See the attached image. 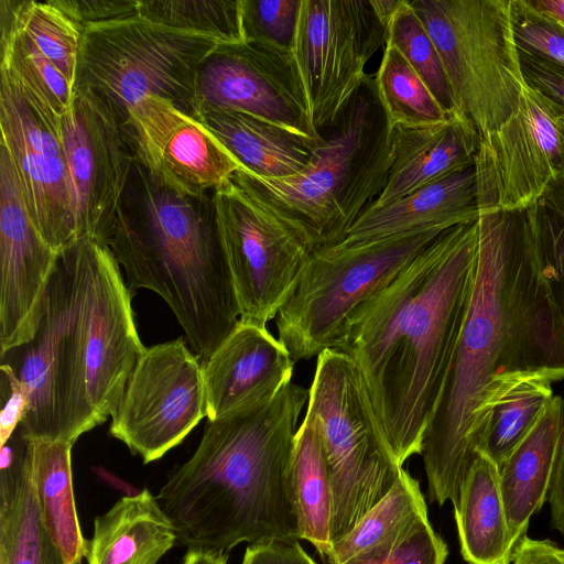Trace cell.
<instances>
[{"instance_id": "11", "label": "cell", "mask_w": 564, "mask_h": 564, "mask_svg": "<svg viewBox=\"0 0 564 564\" xmlns=\"http://www.w3.org/2000/svg\"><path fill=\"white\" fill-rule=\"evenodd\" d=\"M212 207L240 321L267 326L316 250L232 177L214 191Z\"/></svg>"}, {"instance_id": "21", "label": "cell", "mask_w": 564, "mask_h": 564, "mask_svg": "<svg viewBox=\"0 0 564 564\" xmlns=\"http://www.w3.org/2000/svg\"><path fill=\"white\" fill-rule=\"evenodd\" d=\"M479 142L470 120L454 111L440 123L392 128V161L383 191L369 208L392 204L474 165Z\"/></svg>"}, {"instance_id": "5", "label": "cell", "mask_w": 564, "mask_h": 564, "mask_svg": "<svg viewBox=\"0 0 564 564\" xmlns=\"http://www.w3.org/2000/svg\"><path fill=\"white\" fill-rule=\"evenodd\" d=\"M140 217L124 209L107 245L131 292L147 289L170 306L202 364L240 319L213 207L143 177Z\"/></svg>"}, {"instance_id": "8", "label": "cell", "mask_w": 564, "mask_h": 564, "mask_svg": "<svg viewBox=\"0 0 564 564\" xmlns=\"http://www.w3.org/2000/svg\"><path fill=\"white\" fill-rule=\"evenodd\" d=\"M443 64L455 109L479 138L517 108L527 82L510 0H409Z\"/></svg>"}, {"instance_id": "14", "label": "cell", "mask_w": 564, "mask_h": 564, "mask_svg": "<svg viewBox=\"0 0 564 564\" xmlns=\"http://www.w3.org/2000/svg\"><path fill=\"white\" fill-rule=\"evenodd\" d=\"M184 338L147 347L109 433L144 464L163 457L207 416L203 364Z\"/></svg>"}, {"instance_id": "32", "label": "cell", "mask_w": 564, "mask_h": 564, "mask_svg": "<svg viewBox=\"0 0 564 564\" xmlns=\"http://www.w3.org/2000/svg\"><path fill=\"white\" fill-rule=\"evenodd\" d=\"M376 88L392 128H417L440 123L447 112L402 54L386 45ZM456 111V110H455Z\"/></svg>"}, {"instance_id": "47", "label": "cell", "mask_w": 564, "mask_h": 564, "mask_svg": "<svg viewBox=\"0 0 564 564\" xmlns=\"http://www.w3.org/2000/svg\"><path fill=\"white\" fill-rule=\"evenodd\" d=\"M516 4L530 14L564 24V0H522Z\"/></svg>"}, {"instance_id": "33", "label": "cell", "mask_w": 564, "mask_h": 564, "mask_svg": "<svg viewBox=\"0 0 564 564\" xmlns=\"http://www.w3.org/2000/svg\"><path fill=\"white\" fill-rule=\"evenodd\" d=\"M553 395L552 381L544 377L513 388L495 405L480 453L499 467L529 434Z\"/></svg>"}, {"instance_id": "41", "label": "cell", "mask_w": 564, "mask_h": 564, "mask_svg": "<svg viewBox=\"0 0 564 564\" xmlns=\"http://www.w3.org/2000/svg\"><path fill=\"white\" fill-rule=\"evenodd\" d=\"M0 445H2L22 423L30 408L26 387L13 369L3 362L0 365Z\"/></svg>"}, {"instance_id": "29", "label": "cell", "mask_w": 564, "mask_h": 564, "mask_svg": "<svg viewBox=\"0 0 564 564\" xmlns=\"http://www.w3.org/2000/svg\"><path fill=\"white\" fill-rule=\"evenodd\" d=\"M426 519L427 507L420 482L403 469L388 495L332 545L326 560L328 564H343L354 557L384 552Z\"/></svg>"}, {"instance_id": "22", "label": "cell", "mask_w": 564, "mask_h": 564, "mask_svg": "<svg viewBox=\"0 0 564 564\" xmlns=\"http://www.w3.org/2000/svg\"><path fill=\"white\" fill-rule=\"evenodd\" d=\"M474 165L430 183L399 200L368 208L339 246H357L431 228H452L478 219Z\"/></svg>"}, {"instance_id": "16", "label": "cell", "mask_w": 564, "mask_h": 564, "mask_svg": "<svg viewBox=\"0 0 564 564\" xmlns=\"http://www.w3.org/2000/svg\"><path fill=\"white\" fill-rule=\"evenodd\" d=\"M112 107L94 90L76 86L61 133L70 185L77 241L107 242L118 216L131 160Z\"/></svg>"}, {"instance_id": "10", "label": "cell", "mask_w": 564, "mask_h": 564, "mask_svg": "<svg viewBox=\"0 0 564 564\" xmlns=\"http://www.w3.org/2000/svg\"><path fill=\"white\" fill-rule=\"evenodd\" d=\"M445 230L431 228L316 250L276 315L279 340L294 361L333 349L357 308Z\"/></svg>"}, {"instance_id": "20", "label": "cell", "mask_w": 564, "mask_h": 564, "mask_svg": "<svg viewBox=\"0 0 564 564\" xmlns=\"http://www.w3.org/2000/svg\"><path fill=\"white\" fill-rule=\"evenodd\" d=\"M294 364L267 326L239 319L203 362L207 420L269 402L291 382Z\"/></svg>"}, {"instance_id": "12", "label": "cell", "mask_w": 564, "mask_h": 564, "mask_svg": "<svg viewBox=\"0 0 564 564\" xmlns=\"http://www.w3.org/2000/svg\"><path fill=\"white\" fill-rule=\"evenodd\" d=\"M479 213H520L564 180V111L528 80L516 110L479 138L474 160Z\"/></svg>"}, {"instance_id": "25", "label": "cell", "mask_w": 564, "mask_h": 564, "mask_svg": "<svg viewBox=\"0 0 564 564\" xmlns=\"http://www.w3.org/2000/svg\"><path fill=\"white\" fill-rule=\"evenodd\" d=\"M192 115L217 138L241 169L262 178L280 180L302 172L319 142L235 110L198 106Z\"/></svg>"}, {"instance_id": "42", "label": "cell", "mask_w": 564, "mask_h": 564, "mask_svg": "<svg viewBox=\"0 0 564 564\" xmlns=\"http://www.w3.org/2000/svg\"><path fill=\"white\" fill-rule=\"evenodd\" d=\"M83 28L138 14L137 0H53Z\"/></svg>"}, {"instance_id": "46", "label": "cell", "mask_w": 564, "mask_h": 564, "mask_svg": "<svg viewBox=\"0 0 564 564\" xmlns=\"http://www.w3.org/2000/svg\"><path fill=\"white\" fill-rule=\"evenodd\" d=\"M512 564H564V549L546 539L525 536Z\"/></svg>"}, {"instance_id": "44", "label": "cell", "mask_w": 564, "mask_h": 564, "mask_svg": "<svg viewBox=\"0 0 564 564\" xmlns=\"http://www.w3.org/2000/svg\"><path fill=\"white\" fill-rule=\"evenodd\" d=\"M523 62H525L522 65L523 70H527V73L523 72L525 79L547 95L564 111V69L543 58H527Z\"/></svg>"}, {"instance_id": "31", "label": "cell", "mask_w": 564, "mask_h": 564, "mask_svg": "<svg viewBox=\"0 0 564 564\" xmlns=\"http://www.w3.org/2000/svg\"><path fill=\"white\" fill-rule=\"evenodd\" d=\"M0 15L8 18L50 59L75 88L84 28L54 1L0 0Z\"/></svg>"}, {"instance_id": "50", "label": "cell", "mask_w": 564, "mask_h": 564, "mask_svg": "<svg viewBox=\"0 0 564 564\" xmlns=\"http://www.w3.org/2000/svg\"><path fill=\"white\" fill-rule=\"evenodd\" d=\"M403 2L404 0H371L376 13L387 28Z\"/></svg>"}, {"instance_id": "28", "label": "cell", "mask_w": 564, "mask_h": 564, "mask_svg": "<svg viewBox=\"0 0 564 564\" xmlns=\"http://www.w3.org/2000/svg\"><path fill=\"white\" fill-rule=\"evenodd\" d=\"M63 440H31L32 475L40 516L65 564H82L88 551L73 490L72 447Z\"/></svg>"}, {"instance_id": "27", "label": "cell", "mask_w": 564, "mask_h": 564, "mask_svg": "<svg viewBox=\"0 0 564 564\" xmlns=\"http://www.w3.org/2000/svg\"><path fill=\"white\" fill-rule=\"evenodd\" d=\"M459 550L467 564H510L511 541L499 485V467L479 453L453 505Z\"/></svg>"}, {"instance_id": "9", "label": "cell", "mask_w": 564, "mask_h": 564, "mask_svg": "<svg viewBox=\"0 0 564 564\" xmlns=\"http://www.w3.org/2000/svg\"><path fill=\"white\" fill-rule=\"evenodd\" d=\"M221 42L140 15L84 28L76 86L87 87L116 111L122 126L129 110L158 96L192 113L197 75Z\"/></svg>"}, {"instance_id": "7", "label": "cell", "mask_w": 564, "mask_h": 564, "mask_svg": "<svg viewBox=\"0 0 564 564\" xmlns=\"http://www.w3.org/2000/svg\"><path fill=\"white\" fill-rule=\"evenodd\" d=\"M305 416L321 441L332 487V543L392 489L403 471L358 369L338 349L317 356Z\"/></svg>"}, {"instance_id": "51", "label": "cell", "mask_w": 564, "mask_h": 564, "mask_svg": "<svg viewBox=\"0 0 564 564\" xmlns=\"http://www.w3.org/2000/svg\"><path fill=\"white\" fill-rule=\"evenodd\" d=\"M520 10L523 11L522 9H520ZM523 12H525V11H523ZM525 13L531 15V17H533V18H535V19H538V20H540V21H542V22H544V23H546V24H549L550 26H553L554 29H556L558 32H561L564 35V24L563 23L554 21V20L541 18V17H538V15H533V14H530L528 12H525Z\"/></svg>"}, {"instance_id": "39", "label": "cell", "mask_w": 564, "mask_h": 564, "mask_svg": "<svg viewBox=\"0 0 564 564\" xmlns=\"http://www.w3.org/2000/svg\"><path fill=\"white\" fill-rule=\"evenodd\" d=\"M447 555V544L426 519L391 549L343 564H445Z\"/></svg>"}, {"instance_id": "17", "label": "cell", "mask_w": 564, "mask_h": 564, "mask_svg": "<svg viewBox=\"0 0 564 564\" xmlns=\"http://www.w3.org/2000/svg\"><path fill=\"white\" fill-rule=\"evenodd\" d=\"M198 106L248 113L314 142L322 138L291 51L249 41L218 46L198 69Z\"/></svg>"}, {"instance_id": "37", "label": "cell", "mask_w": 564, "mask_h": 564, "mask_svg": "<svg viewBox=\"0 0 564 564\" xmlns=\"http://www.w3.org/2000/svg\"><path fill=\"white\" fill-rule=\"evenodd\" d=\"M302 0H242L245 41L293 48Z\"/></svg>"}, {"instance_id": "45", "label": "cell", "mask_w": 564, "mask_h": 564, "mask_svg": "<svg viewBox=\"0 0 564 564\" xmlns=\"http://www.w3.org/2000/svg\"><path fill=\"white\" fill-rule=\"evenodd\" d=\"M547 502L551 528L564 536V429L555 458Z\"/></svg>"}, {"instance_id": "18", "label": "cell", "mask_w": 564, "mask_h": 564, "mask_svg": "<svg viewBox=\"0 0 564 564\" xmlns=\"http://www.w3.org/2000/svg\"><path fill=\"white\" fill-rule=\"evenodd\" d=\"M123 124L149 178L175 193L203 199L241 169L196 117L167 99L143 98Z\"/></svg>"}, {"instance_id": "6", "label": "cell", "mask_w": 564, "mask_h": 564, "mask_svg": "<svg viewBox=\"0 0 564 564\" xmlns=\"http://www.w3.org/2000/svg\"><path fill=\"white\" fill-rule=\"evenodd\" d=\"M308 165L280 180L243 169L231 177L315 250L338 245L379 197L392 161V127L367 74L323 131Z\"/></svg>"}, {"instance_id": "34", "label": "cell", "mask_w": 564, "mask_h": 564, "mask_svg": "<svg viewBox=\"0 0 564 564\" xmlns=\"http://www.w3.org/2000/svg\"><path fill=\"white\" fill-rule=\"evenodd\" d=\"M138 15L223 44L245 42L242 0H141Z\"/></svg>"}, {"instance_id": "38", "label": "cell", "mask_w": 564, "mask_h": 564, "mask_svg": "<svg viewBox=\"0 0 564 564\" xmlns=\"http://www.w3.org/2000/svg\"><path fill=\"white\" fill-rule=\"evenodd\" d=\"M524 212L538 261L564 319V219L538 204Z\"/></svg>"}, {"instance_id": "4", "label": "cell", "mask_w": 564, "mask_h": 564, "mask_svg": "<svg viewBox=\"0 0 564 564\" xmlns=\"http://www.w3.org/2000/svg\"><path fill=\"white\" fill-rule=\"evenodd\" d=\"M516 214L485 212L477 219L471 297L421 453L430 501L440 507L455 505L495 405L520 383L540 377L517 369V330L534 257L527 226Z\"/></svg>"}, {"instance_id": "19", "label": "cell", "mask_w": 564, "mask_h": 564, "mask_svg": "<svg viewBox=\"0 0 564 564\" xmlns=\"http://www.w3.org/2000/svg\"><path fill=\"white\" fill-rule=\"evenodd\" d=\"M57 256L36 228L0 145V356L35 334Z\"/></svg>"}, {"instance_id": "35", "label": "cell", "mask_w": 564, "mask_h": 564, "mask_svg": "<svg viewBox=\"0 0 564 564\" xmlns=\"http://www.w3.org/2000/svg\"><path fill=\"white\" fill-rule=\"evenodd\" d=\"M0 25V64L9 67L29 91L62 118L72 107L75 88L8 18L1 17Z\"/></svg>"}, {"instance_id": "13", "label": "cell", "mask_w": 564, "mask_h": 564, "mask_svg": "<svg viewBox=\"0 0 564 564\" xmlns=\"http://www.w3.org/2000/svg\"><path fill=\"white\" fill-rule=\"evenodd\" d=\"M386 41L371 0H302L292 54L318 133L357 91Z\"/></svg>"}, {"instance_id": "2", "label": "cell", "mask_w": 564, "mask_h": 564, "mask_svg": "<svg viewBox=\"0 0 564 564\" xmlns=\"http://www.w3.org/2000/svg\"><path fill=\"white\" fill-rule=\"evenodd\" d=\"M478 221L452 227L348 319L334 347L358 369L398 462L422 453L474 288Z\"/></svg>"}, {"instance_id": "36", "label": "cell", "mask_w": 564, "mask_h": 564, "mask_svg": "<svg viewBox=\"0 0 564 564\" xmlns=\"http://www.w3.org/2000/svg\"><path fill=\"white\" fill-rule=\"evenodd\" d=\"M386 45L402 54L447 112L456 110L438 52L409 0L388 24Z\"/></svg>"}, {"instance_id": "1", "label": "cell", "mask_w": 564, "mask_h": 564, "mask_svg": "<svg viewBox=\"0 0 564 564\" xmlns=\"http://www.w3.org/2000/svg\"><path fill=\"white\" fill-rule=\"evenodd\" d=\"M132 292L110 247L82 239L62 250L30 341L1 355L26 387L20 426L30 440L75 443L111 417L145 350Z\"/></svg>"}, {"instance_id": "26", "label": "cell", "mask_w": 564, "mask_h": 564, "mask_svg": "<svg viewBox=\"0 0 564 564\" xmlns=\"http://www.w3.org/2000/svg\"><path fill=\"white\" fill-rule=\"evenodd\" d=\"M176 541L158 497L144 488L95 518L86 558L88 564H158Z\"/></svg>"}, {"instance_id": "40", "label": "cell", "mask_w": 564, "mask_h": 564, "mask_svg": "<svg viewBox=\"0 0 564 564\" xmlns=\"http://www.w3.org/2000/svg\"><path fill=\"white\" fill-rule=\"evenodd\" d=\"M513 6L522 17L518 19L514 15L517 43L564 69V35L553 26L521 11L514 1Z\"/></svg>"}, {"instance_id": "23", "label": "cell", "mask_w": 564, "mask_h": 564, "mask_svg": "<svg viewBox=\"0 0 564 564\" xmlns=\"http://www.w3.org/2000/svg\"><path fill=\"white\" fill-rule=\"evenodd\" d=\"M0 564H65L40 516L31 440L20 425L0 452Z\"/></svg>"}, {"instance_id": "43", "label": "cell", "mask_w": 564, "mask_h": 564, "mask_svg": "<svg viewBox=\"0 0 564 564\" xmlns=\"http://www.w3.org/2000/svg\"><path fill=\"white\" fill-rule=\"evenodd\" d=\"M241 564H317L299 542L270 541L249 544Z\"/></svg>"}, {"instance_id": "49", "label": "cell", "mask_w": 564, "mask_h": 564, "mask_svg": "<svg viewBox=\"0 0 564 564\" xmlns=\"http://www.w3.org/2000/svg\"><path fill=\"white\" fill-rule=\"evenodd\" d=\"M182 564H227V554L189 549Z\"/></svg>"}, {"instance_id": "3", "label": "cell", "mask_w": 564, "mask_h": 564, "mask_svg": "<svg viewBox=\"0 0 564 564\" xmlns=\"http://www.w3.org/2000/svg\"><path fill=\"white\" fill-rule=\"evenodd\" d=\"M307 400L308 389L290 382L260 406L207 420L156 496L181 544L227 554L242 542L301 540L290 471Z\"/></svg>"}, {"instance_id": "48", "label": "cell", "mask_w": 564, "mask_h": 564, "mask_svg": "<svg viewBox=\"0 0 564 564\" xmlns=\"http://www.w3.org/2000/svg\"><path fill=\"white\" fill-rule=\"evenodd\" d=\"M541 200L550 212L564 219V180L554 184Z\"/></svg>"}, {"instance_id": "30", "label": "cell", "mask_w": 564, "mask_h": 564, "mask_svg": "<svg viewBox=\"0 0 564 564\" xmlns=\"http://www.w3.org/2000/svg\"><path fill=\"white\" fill-rule=\"evenodd\" d=\"M290 477L300 539L326 560L333 545V495L318 433L307 416L296 432Z\"/></svg>"}, {"instance_id": "24", "label": "cell", "mask_w": 564, "mask_h": 564, "mask_svg": "<svg viewBox=\"0 0 564 564\" xmlns=\"http://www.w3.org/2000/svg\"><path fill=\"white\" fill-rule=\"evenodd\" d=\"M564 429V399L554 394L523 441L499 466V485L511 541L518 551L530 520L547 501Z\"/></svg>"}, {"instance_id": "15", "label": "cell", "mask_w": 564, "mask_h": 564, "mask_svg": "<svg viewBox=\"0 0 564 564\" xmlns=\"http://www.w3.org/2000/svg\"><path fill=\"white\" fill-rule=\"evenodd\" d=\"M1 142L29 213L56 251L77 241L61 118L0 64Z\"/></svg>"}]
</instances>
